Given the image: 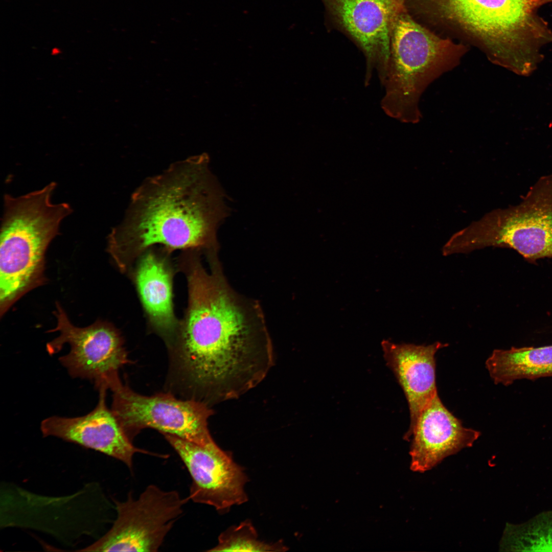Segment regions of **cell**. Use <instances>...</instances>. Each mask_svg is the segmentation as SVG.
<instances>
[{
	"mask_svg": "<svg viewBox=\"0 0 552 552\" xmlns=\"http://www.w3.org/2000/svg\"><path fill=\"white\" fill-rule=\"evenodd\" d=\"M480 433L463 426L443 404L437 393L423 408L408 440L411 468L424 472L445 458L472 446Z\"/></svg>",
	"mask_w": 552,
	"mask_h": 552,
	"instance_id": "cell-13",
	"label": "cell"
},
{
	"mask_svg": "<svg viewBox=\"0 0 552 552\" xmlns=\"http://www.w3.org/2000/svg\"><path fill=\"white\" fill-rule=\"evenodd\" d=\"M96 407L87 415L75 418L50 417L40 429L44 436H55L99 451L124 463L131 470L135 453H149L135 447L111 410L107 407V389L100 388Z\"/></svg>",
	"mask_w": 552,
	"mask_h": 552,
	"instance_id": "cell-12",
	"label": "cell"
},
{
	"mask_svg": "<svg viewBox=\"0 0 552 552\" xmlns=\"http://www.w3.org/2000/svg\"><path fill=\"white\" fill-rule=\"evenodd\" d=\"M52 181L18 197L6 194L1 227L0 261L10 270L30 275L45 266L47 249L59 233L62 220L72 212L66 202L53 203Z\"/></svg>",
	"mask_w": 552,
	"mask_h": 552,
	"instance_id": "cell-6",
	"label": "cell"
},
{
	"mask_svg": "<svg viewBox=\"0 0 552 552\" xmlns=\"http://www.w3.org/2000/svg\"><path fill=\"white\" fill-rule=\"evenodd\" d=\"M108 389L113 393L111 410L131 441L142 429L152 428L199 445L214 442L208 425L212 414L208 405L171 393L142 395L123 383L119 376Z\"/></svg>",
	"mask_w": 552,
	"mask_h": 552,
	"instance_id": "cell-7",
	"label": "cell"
},
{
	"mask_svg": "<svg viewBox=\"0 0 552 552\" xmlns=\"http://www.w3.org/2000/svg\"><path fill=\"white\" fill-rule=\"evenodd\" d=\"M287 547L281 541L266 543L258 539L257 532L249 521H245L222 533L218 543L209 551H283Z\"/></svg>",
	"mask_w": 552,
	"mask_h": 552,
	"instance_id": "cell-17",
	"label": "cell"
},
{
	"mask_svg": "<svg viewBox=\"0 0 552 552\" xmlns=\"http://www.w3.org/2000/svg\"><path fill=\"white\" fill-rule=\"evenodd\" d=\"M486 365L495 384L508 386L518 379L552 377V345L496 349Z\"/></svg>",
	"mask_w": 552,
	"mask_h": 552,
	"instance_id": "cell-16",
	"label": "cell"
},
{
	"mask_svg": "<svg viewBox=\"0 0 552 552\" xmlns=\"http://www.w3.org/2000/svg\"><path fill=\"white\" fill-rule=\"evenodd\" d=\"M521 198L454 233L445 244L447 253L492 246L513 249L531 263L552 258V173L540 177Z\"/></svg>",
	"mask_w": 552,
	"mask_h": 552,
	"instance_id": "cell-5",
	"label": "cell"
},
{
	"mask_svg": "<svg viewBox=\"0 0 552 552\" xmlns=\"http://www.w3.org/2000/svg\"><path fill=\"white\" fill-rule=\"evenodd\" d=\"M210 262L209 271L198 256L181 264L188 304L168 348L175 385L185 399L208 405L254 388L273 364L261 308L233 290L217 260Z\"/></svg>",
	"mask_w": 552,
	"mask_h": 552,
	"instance_id": "cell-1",
	"label": "cell"
},
{
	"mask_svg": "<svg viewBox=\"0 0 552 552\" xmlns=\"http://www.w3.org/2000/svg\"><path fill=\"white\" fill-rule=\"evenodd\" d=\"M325 1L336 20L365 56V84H369L374 68L381 80L389 58L394 22L405 9L403 0Z\"/></svg>",
	"mask_w": 552,
	"mask_h": 552,
	"instance_id": "cell-11",
	"label": "cell"
},
{
	"mask_svg": "<svg viewBox=\"0 0 552 552\" xmlns=\"http://www.w3.org/2000/svg\"><path fill=\"white\" fill-rule=\"evenodd\" d=\"M170 253L160 246L150 248L136 260L133 275L149 323L168 347L173 342L180 324L173 310Z\"/></svg>",
	"mask_w": 552,
	"mask_h": 552,
	"instance_id": "cell-15",
	"label": "cell"
},
{
	"mask_svg": "<svg viewBox=\"0 0 552 552\" xmlns=\"http://www.w3.org/2000/svg\"><path fill=\"white\" fill-rule=\"evenodd\" d=\"M209 162L205 153L175 162L134 190L107 238V252L121 271L154 246L217 251V230L229 209Z\"/></svg>",
	"mask_w": 552,
	"mask_h": 552,
	"instance_id": "cell-2",
	"label": "cell"
},
{
	"mask_svg": "<svg viewBox=\"0 0 552 552\" xmlns=\"http://www.w3.org/2000/svg\"><path fill=\"white\" fill-rule=\"evenodd\" d=\"M163 434L191 475L189 500L213 506L220 512L247 500L244 486L248 478L229 452L214 441L202 446L171 434Z\"/></svg>",
	"mask_w": 552,
	"mask_h": 552,
	"instance_id": "cell-10",
	"label": "cell"
},
{
	"mask_svg": "<svg viewBox=\"0 0 552 552\" xmlns=\"http://www.w3.org/2000/svg\"><path fill=\"white\" fill-rule=\"evenodd\" d=\"M552 0H436L443 16L474 37L490 61L527 76L552 42V30L538 15Z\"/></svg>",
	"mask_w": 552,
	"mask_h": 552,
	"instance_id": "cell-3",
	"label": "cell"
},
{
	"mask_svg": "<svg viewBox=\"0 0 552 552\" xmlns=\"http://www.w3.org/2000/svg\"><path fill=\"white\" fill-rule=\"evenodd\" d=\"M189 500L176 491H164L154 485L137 499L130 493L126 500H114L117 517L111 528L81 550L156 551Z\"/></svg>",
	"mask_w": 552,
	"mask_h": 552,
	"instance_id": "cell-8",
	"label": "cell"
},
{
	"mask_svg": "<svg viewBox=\"0 0 552 552\" xmlns=\"http://www.w3.org/2000/svg\"><path fill=\"white\" fill-rule=\"evenodd\" d=\"M383 356L394 374L408 402L410 423L404 438L409 439L420 414L438 393L435 355L448 346L439 341L429 345L381 342Z\"/></svg>",
	"mask_w": 552,
	"mask_h": 552,
	"instance_id": "cell-14",
	"label": "cell"
},
{
	"mask_svg": "<svg viewBox=\"0 0 552 552\" xmlns=\"http://www.w3.org/2000/svg\"><path fill=\"white\" fill-rule=\"evenodd\" d=\"M464 49L430 32L402 10L393 26L389 58L380 80L385 88L381 101L385 113L403 123L419 122L422 94L458 65Z\"/></svg>",
	"mask_w": 552,
	"mask_h": 552,
	"instance_id": "cell-4",
	"label": "cell"
},
{
	"mask_svg": "<svg viewBox=\"0 0 552 552\" xmlns=\"http://www.w3.org/2000/svg\"><path fill=\"white\" fill-rule=\"evenodd\" d=\"M54 313L57 326L48 332L58 331L59 335L47 344L48 352L54 354L68 344L69 353L59 360L70 375L93 381L98 389H107L108 382L119 375V369L130 362L119 331L111 324L100 320L86 327H76L58 302Z\"/></svg>",
	"mask_w": 552,
	"mask_h": 552,
	"instance_id": "cell-9",
	"label": "cell"
}]
</instances>
